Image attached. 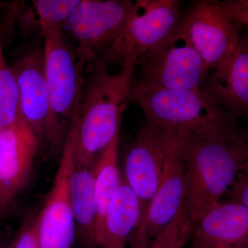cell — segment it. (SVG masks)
I'll list each match as a JSON object with an SVG mask.
<instances>
[{
  "label": "cell",
  "mask_w": 248,
  "mask_h": 248,
  "mask_svg": "<svg viewBox=\"0 0 248 248\" xmlns=\"http://www.w3.org/2000/svg\"><path fill=\"white\" fill-rule=\"evenodd\" d=\"M0 214H1V213H0Z\"/></svg>",
  "instance_id": "cell-28"
},
{
  "label": "cell",
  "mask_w": 248,
  "mask_h": 248,
  "mask_svg": "<svg viewBox=\"0 0 248 248\" xmlns=\"http://www.w3.org/2000/svg\"><path fill=\"white\" fill-rule=\"evenodd\" d=\"M141 217V204L138 196L122 176L120 187L109 205L100 247L126 248Z\"/></svg>",
  "instance_id": "cell-17"
},
{
  "label": "cell",
  "mask_w": 248,
  "mask_h": 248,
  "mask_svg": "<svg viewBox=\"0 0 248 248\" xmlns=\"http://www.w3.org/2000/svg\"><path fill=\"white\" fill-rule=\"evenodd\" d=\"M25 120L21 109L17 81L5 58L0 34V130Z\"/></svg>",
  "instance_id": "cell-19"
},
{
  "label": "cell",
  "mask_w": 248,
  "mask_h": 248,
  "mask_svg": "<svg viewBox=\"0 0 248 248\" xmlns=\"http://www.w3.org/2000/svg\"><path fill=\"white\" fill-rule=\"evenodd\" d=\"M79 0H36L32 1L41 29L62 28L66 24Z\"/></svg>",
  "instance_id": "cell-21"
},
{
  "label": "cell",
  "mask_w": 248,
  "mask_h": 248,
  "mask_svg": "<svg viewBox=\"0 0 248 248\" xmlns=\"http://www.w3.org/2000/svg\"><path fill=\"white\" fill-rule=\"evenodd\" d=\"M178 135L186 168L184 207L193 226L234 184L248 158V136L237 128Z\"/></svg>",
  "instance_id": "cell-1"
},
{
  "label": "cell",
  "mask_w": 248,
  "mask_h": 248,
  "mask_svg": "<svg viewBox=\"0 0 248 248\" xmlns=\"http://www.w3.org/2000/svg\"><path fill=\"white\" fill-rule=\"evenodd\" d=\"M120 141L119 135L99 155L93 165L97 204L96 239L98 246L102 244L109 205L122 182V176L118 167Z\"/></svg>",
  "instance_id": "cell-18"
},
{
  "label": "cell",
  "mask_w": 248,
  "mask_h": 248,
  "mask_svg": "<svg viewBox=\"0 0 248 248\" xmlns=\"http://www.w3.org/2000/svg\"><path fill=\"white\" fill-rule=\"evenodd\" d=\"M136 1L79 0L66 23L76 42L80 63L91 73L115 62V54Z\"/></svg>",
  "instance_id": "cell-4"
},
{
  "label": "cell",
  "mask_w": 248,
  "mask_h": 248,
  "mask_svg": "<svg viewBox=\"0 0 248 248\" xmlns=\"http://www.w3.org/2000/svg\"><path fill=\"white\" fill-rule=\"evenodd\" d=\"M194 248H248V246H213L209 245L202 244V243L194 241Z\"/></svg>",
  "instance_id": "cell-25"
},
{
  "label": "cell",
  "mask_w": 248,
  "mask_h": 248,
  "mask_svg": "<svg viewBox=\"0 0 248 248\" xmlns=\"http://www.w3.org/2000/svg\"><path fill=\"white\" fill-rule=\"evenodd\" d=\"M128 100L141 109L146 122L178 135H207L236 128L231 115L203 89L130 91Z\"/></svg>",
  "instance_id": "cell-3"
},
{
  "label": "cell",
  "mask_w": 248,
  "mask_h": 248,
  "mask_svg": "<svg viewBox=\"0 0 248 248\" xmlns=\"http://www.w3.org/2000/svg\"><path fill=\"white\" fill-rule=\"evenodd\" d=\"M228 192L231 200L239 202L248 208V172L241 170Z\"/></svg>",
  "instance_id": "cell-23"
},
{
  "label": "cell",
  "mask_w": 248,
  "mask_h": 248,
  "mask_svg": "<svg viewBox=\"0 0 248 248\" xmlns=\"http://www.w3.org/2000/svg\"><path fill=\"white\" fill-rule=\"evenodd\" d=\"M166 141V130L146 122L125 151L123 177L140 200L141 220L161 182Z\"/></svg>",
  "instance_id": "cell-11"
},
{
  "label": "cell",
  "mask_w": 248,
  "mask_h": 248,
  "mask_svg": "<svg viewBox=\"0 0 248 248\" xmlns=\"http://www.w3.org/2000/svg\"><path fill=\"white\" fill-rule=\"evenodd\" d=\"M73 141L68 133L53 187L37 218L41 248H71L76 237L70 200V179L74 169Z\"/></svg>",
  "instance_id": "cell-12"
},
{
  "label": "cell",
  "mask_w": 248,
  "mask_h": 248,
  "mask_svg": "<svg viewBox=\"0 0 248 248\" xmlns=\"http://www.w3.org/2000/svg\"><path fill=\"white\" fill-rule=\"evenodd\" d=\"M40 149L38 139L27 120L0 130V213L25 188Z\"/></svg>",
  "instance_id": "cell-13"
},
{
  "label": "cell",
  "mask_w": 248,
  "mask_h": 248,
  "mask_svg": "<svg viewBox=\"0 0 248 248\" xmlns=\"http://www.w3.org/2000/svg\"><path fill=\"white\" fill-rule=\"evenodd\" d=\"M194 241L213 246H248V208L236 201L218 202L192 226Z\"/></svg>",
  "instance_id": "cell-15"
},
{
  "label": "cell",
  "mask_w": 248,
  "mask_h": 248,
  "mask_svg": "<svg viewBox=\"0 0 248 248\" xmlns=\"http://www.w3.org/2000/svg\"><path fill=\"white\" fill-rule=\"evenodd\" d=\"M19 89L21 109L24 118L40 142L51 153L63 150L52 120L45 71L43 48H31L11 65Z\"/></svg>",
  "instance_id": "cell-10"
},
{
  "label": "cell",
  "mask_w": 248,
  "mask_h": 248,
  "mask_svg": "<svg viewBox=\"0 0 248 248\" xmlns=\"http://www.w3.org/2000/svg\"><path fill=\"white\" fill-rule=\"evenodd\" d=\"M11 248H41L37 218L28 222L11 243Z\"/></svg>",
  "instance_id": "cell-22"
},
{
  "label": "cell",
  "mask_w": 248,
  "mask_h": 248,
  "mask_svg": "<svg viewBox=\"0 0 248 248\" xmlns=\"http://www.w3.org/2000/svg\"><path fill=\"white\" fill-rule=\"evenodd\" d=\"M239 23L221 1L202 0L183 14L172 40L190 46L208 68L215 71L229 58L239 44Z\"/></svg>",
  "instance_id": "cell-6"
},
{
  "label": "cell",
  "mask_w": 248,
  "mask_h": 248,
  "mask_svg": "<svg viewBox=\"0 0 248 248\" xmlns=\"http://www.w3.org/2000/svg\"><path fill=\"white\" fill-rule=\"evenodd\" d=\"M221 3L236 22L248 27V0H226Z\"/></svg>",
  "instance_id": "cell-24"
},
{
  "label": "cell",
  "mask_w": 248,
  "mask_h": 248,
  "mask_svg": "<svg viewBox=\"0 0 248 248\" xmlns=\"http://www.w3.org/2000/svg\"><path fill=\"white\" fill-rule=\"evenodd\" d=\"M70 200L78 241L88 248L97 246L96 239L97 204L93 166H74L70 179Z\"/></svg>",
  "instance_id": "cell-16"
},
{
  "label": "cell",
  "mask_w": 248,
  "mask_h": 248,
  "mask_svg": "<svg viewBox=\"0 0 248 248\" xmlns=\"http://www.w3.org/2000/svg\"><path fill=\"white\" fill-rule=\"evenodd\" d=\"M0 248H11V243L8 244L6 241L0 240Z\"/></svg>",
  "instance_id": "cell-26"
},
{
  "label": "cell",
  "mask_w": 248,
  "mask_h": 248,
  "mask_svg": "<svg viewBox=\"0 0 248 248\" xmlns=\"http://www.w3.org/2000/svg\"><path fill=\"white\" fill-rule=\"evenodd\" d=\"M41 31L52 120L59 140L64 144L66 130L68 133L79 109L86 79L85 71L76 45L62 28H44Z\"/></svg>",
  "instance_id": "cell-5"
},
{
  "label": "cell",
  "mask_w": 248,
  "mask_h": 248,
  "mask_svg": "<svg viewBox=\"0 0 248 248\" xmlns=\"http://www.w3.org/2000/svg\"><path fill=\"white\" fill-rule=\"evenodd\" d=\"M203 91L233 120L248 112V40L240 38L234 52L213 71Z\"/></svg>",
  "instance_id": "cell-14"
},
{
  "label": "cell",
  "mask_w": 248,
  "mask_h": 248,
  "mask_svg": "<svg viewBox=\"0 0 248 248\" xmlns=\"http://www.w3.org/2000/svg\"><path fill=\"white\" fill-rule=\"evenodd\" d=\"M135 67H107L87 73L78 113L68 133L76 167H93L99 155L120 135L121 122L128 100Z\"/></svg>",
  "instance_id": "cell-2"
},
{
  "label": "cell",
  "mask_w": 248,
  "mask_h": 248,
  "mask_svg": "<svg viewBox=\"0 0 248 248\" xmlns=\"http://www.w3.org/2000/svg\"><path fill=\"white\" fill-rule=\"evenodd\" d=\"M192 231V223L184 204L172 221L157 234L147 248H185Z\"/></svg>",
  "instance_id": "cell-20"
},
{
  "label": "cell",
  "mask_w": 248,
  "mask_h": 248,
  "mask_svg": "<svg viewBox=\"0 0 248 248\" xmlns=\"http://www.w3.org/2000/svg\"><path fill=\"white\" fill-rule=\"evenodd\" d=\"M180 4L177 0L136 1L114 62L136 68L138 60L146 54L172 45L183 16Z\"/></svg>",
  "instance_id": "cell-7"
},
{
  "label": "cell",
  "mask_w": 248,
  "mask_h": 248,
  "mask_svg": "<svg viewBox=\"0 0 248 248\" xmlns=\"http://www.w3.org/2000/svg\"><path fill=\"white\" fill-rule=\"evenodd\" d=\"M140 77L133 78L132 92L166 90L202 91L210 69L190 46L176 44L146 54L138 60Z\"/></svg>",
  "instance_id": "cell-8"
},
{
  "label": "cell",
  "mask_w": 248,
  "mask_h": 248,
  "mask_svg": "<svg viewBox=\"0 0 248 248\" xmlns=\"http://www.w3.org/2000/svg\"></svg>",
  "instance_id": "cell-29"
},
{
  "label": "cell",
  "mask_w": 248,
  "mask_h": 248,
  "mask_svg": "<svg viewBox=\"0 0 248 248\" xmlns=\"http://www.w3.org/2000/svg\"><path fill=\"white\" fill-rule=\"evenodd\" d=\"M241 170L244 171V172H248V155L247 159H246V162H245L244 167Z\"/></svg>",
  "instance_id": "cell-27"
},
{
  "label": "cell",
  "mask_w": 248,
  "mask_h": 248,
  "mask_svg": "<svg viewBox=\"0 0 248 248\" xmlns=\"http://www.w3.org/2000/svg\"><path fill=\"white\" fill-rule=\"evenodd\" d=\"M166 132L164 172L159 187L134 232L133 248H147L184 204L186 168L182 140L177 134Z\"/></svg>",
  "instance_id": "cell-9"
}]
</instances>
